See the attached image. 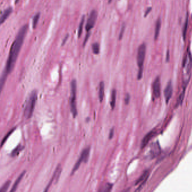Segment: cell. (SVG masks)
Masks as SVG:
<instances>
[{
    "label": "cell",
    "mask_w": 192,
    "mask_h": 192,
    "mask_svg": "<svg viewBox=\"0 0 192 192\" xmlns=\"http://www.w3.org/2000/svg\"><path fill=\"white\" fill-rule=\"evenodd\" d=\"M188 14H187V16H186V19H185V23H184V28H183V36L184 38V40H185V37H186V34H187V29H188Z\"/></svg>",
    "instance_id": "obj_23"
},
{
    "label": "cell",
    "mask_w": 192,
    "mask_h": 192,
    "mask_svg": "<svg viewBox=\"0 0 192 192\" xmlns=\"http://www.w3.org/2000/svg\"><path fill=\"white\" fill-rule=\"evenodd\" d=\"M15 129L16 128H14L12 129L11 130H10L9 132H8V133L5 136L4 138V139H2V142H1V146L2 147L3 146V145L6 142V141L8 140V137L10 136L12 134V133L14 132V131H15Z\"/></svg>",
    "instance_id": "obj_26"
},
{
    "label": "cell",
    "mask_w": 192,
    "mask_h": 192,
    "mask_svg": "<svg viewBox=\"0 0 192 192\" xmlns=\"http://www.w3.org/2000/svg\"><path fill=\"white\" fill-rule=\"evenodd\" d=\"M113 188V184L112 183H107L104 184V185L101 187L98 192H111Z\"/></svg>",
    "instance_id": "obj_18"
},
{
    "label": "cell",
    "mask_w": 192,
    "mask_h": 192,
    "mask_svg": "<svg viewBox=\"0 0 192 192\" xmlns=\"http://www.w3.org/2000/svg\"><path fill=\"white\" fill-rule=\"evenodd\" d=\"M52 181H53V179H51V180H50V181L49 182V183H48V185H47V187H46V188H45V189L44 191V192H48V189L50 188V185H51V184H52Z\"/></svg>",
    "instance_id": "obj_32"
},
{
    "label": "cell",
    "mask_w": 192,
    "mask_h": 192,
    "mask_svg": "<svg viewBox=\"0 0 192 192\" xmlns=\"http://www.w3.org/2000/svg\"><path fill=\"white\" fill-rule=\"evenodd\" d=\"M183 67L186 74H190L192 68V56L190 51H188L187 54L184 59Z\"/></svg>",
    "instance_id": "obj_7"
},
{
    "label": "cell",
    "mask_w": 192,
    "mask_h": 192,
    "mask_svg": "<svg viewBox=\"0 0 192 192\" xmlns=\"http://www.w3.org/2000/svg\"><path fill=\"white\" fill-rule=\"evenodd\" d=\"M161 28V18H158L156 21V27H155V31H154V40H156L159 36Z\"/></svg>",
    "instance_id": "obj_16"
},
{
    "label": "cell",
    "mask_w": 192,
    "mask_h": 192,
    "mask_svg": "<svg viewBox=\"0 0 192 192\" xmlns=\"http://www.w3.org/2000/svg\"><path fill=\"white\" fill-rule=\"evenodd\" d=\"M98 13L96 10H92L90 12L85 27L87 33L91 32V30L94 27L98 18Z\"/></svg>",
    "instance_id": "obj_6"
},
{
    "label": "cell",
    "mask_w": 192,
    "mask_h": 192,
    "mask_svg": "<svg viewBox=\"0 0 192 192\" xmlns=\"http://www.w3.org/2000/svg\"><path fill=\"white\" fill-rule=\"evenodd\" d=\"M149 175V172L148 171H145L143 174V175L141 176H140V178L138 179V180L137 181L136 184H139L140 183H144V182L146 181V180H147L148 179V177Z\"/></svg>",
    "instance_id": "obj_21"
},
{
    "label": "cell",
    "mask_w": 192,
    "mask_h": 192,
    "mask_svg": "<svg viewBox=\"0 0 192 192\" xmlns=\"http://www.w3.org/2000/svg\"><path fill=\"white\" fill-rule=\"evenodd\" d=\"M90 147L85 148L82 151L81 153L80 158H78V161L76 162V163L74 165L73 168L72 169L71 175H73L79 168L82 162L86 163L88 162V158H89V155H90Z\"/></svg>",
    "instance_id": "obj_5"
},
{
    "label": "cell",
    "mask_w": 192,
    "mask_h": 192,
    "mask_svg": "<svg viewBox=\"0 0 192 192\" xmlns=\"http://www.w3.org/2000/svg\"><path fill=\"white\" fill-rule=\"evenodd\" d=\"M153 92L154 96L158 98L161 94V82L160 79L157 77L153 83Z\"/></svg>",
    "instance_id": "obj_9"
},
{
    "label": "cell",
    "mask_w": 192,
    "mask_h": 192,
    "mask_svg": "<svg viewBox=\"0 0 192 192\" xmlns=\"http://www.w3.org/2000/svg\"><path fill=\"white\" fill-rule=\"evenodd\" d=\"M12 11H13V9L12 7H8L6 10H5L4 12L2 13V15L1 16V19H0L1 24H2L4 23L6 19L8 18V16L11 15Z\"/></svg>",
    "instance_id": "obj_12"
},
{
    "label": "cell",
    "mask_w": 192,
    "mask_h": 192,
    "mask_svg": "<svg viewBox=\"0 0 192 192\" xmlns=\"http://www.w3.org/2000/svg\"><path fill=\"white\" fill-rule=\"evenodd\" d=\"M92 50L95 55H98L100 52V45L98 43H94L92 44Z\"/></svg>",
    "instance_id": "obj_24"
},
{
    "label": "cell",
    "mask_w": 192,
    "mask_h": 192,
    "mask_svg": "<svg viewBox=\"0 0 192 192\" xmlns=\"http://www.w3.org/2000/svg\"><path fill=\"white\" fill-rule=\"evenodd\" d=\"M61 170H62V168H61V165L60 164L58 165V166L56 167L55 171H54V175H53L52 178V179H53V181H55V183H56L58 181L59 179L60 174H61Z\"/></svg>",
    "instance_id": "obj_14"
},
{
    "label": "cell",
    "mask_w": 192,
    "mask_h": 192,
    "mask_svg": "<svg viewBox=\"0 0 192 192\" xmlns=\"http://www.w3.org/2000/svg\"><path fill=\"white\" fill-rule=\"evenodd\" d=\"M112 1V0H108V3H109V4H111Z\"/></svg>",
    "instance_id": "obj_37"
},
{
    "label": "cell",
    "mask_w": 192,
    "mask_h": 192,
    "mask_svg": "<svg viewBox=\"0 0 192 192\" xmlns=\"http://www.w3.org/2000/svg\"><path fill=\"white\" fill-rule=\"evenodd\" d=\"M28 24H25L22 26V27L19 30L15 40L12 43L4 70L1 78V87L2 89L5 83L7 77L12 72L14 68L18 57L28 31Z\"/></svg>",
    "instance_id": "obj_1"
},
{
    "label": "cell",
    "mask_w": 192,
    "mask_h": 192,
    "mask_svg": "<svg viewBox=\"0 0 192 192\" xmlns=\"http://www.w3.org/2000/svg\"><path fill=\"white\" fill-rule=\"evenodd\" d=\"M19 0H15V5L17 4L19 2Z\"/></svg>",
    "instance_id": "obj_36"
},
{
    "label": "cell",
    "mask_w": 192,
    "mask_h": 192,
    "mask_svg": "<svg viewBox=\"0 0 192 192\" xmlns=\"http://www.w3.org/2000/svg\"><path fill=\"white\" fill-rule=\"evenodd\" d=\"M25 172L26 171H24L23 172H22L21 174H20V175L19 176V177L17 178V179H16V181H15V183H14V184L13 185V186L12 187V188L11 189V190H10V191L9 192H16V189H17V188H18V185H19V184L20 183V181H21V180L23 179V178L24 177V175H25Z\"/></svg>",
    "instance_id": "obj_13"
},
{
    "label": "cell",
    "mask_w": 192,
    "mask_h": 192,
    "mask_svg": "<svg viewBox=\"0 0 192 192\" xmlns=\"http://www.w3.org/2000/svg\"><path fill=\"white\" fill-rule=\"evenodd\" d=\"M130 96L129 94H127L126 96H125V98H124V103L125 104H128L130 102Z\"/></svg>",
    "instance_id": "obj_31"
},
{
    "label": "cell",
    "mask_w": 192,
    "mask_h": 192,
    "mask_svg": "<svg viewBox=\"0 0 192 192\" xmlns=\"http://www.w3.org/2000/svg\"><path fill=\"white\" fill-rule=\"evenodd\" d=\"M11 184V181H7L6 182H5L4 185H2V187L1 188V191L0 192H6L8 190V188Z\"/></svg>",
    "instance_id": "obj_25"
},
{
    "label": "cell",
    "mask_w": 192,
    "mask_h": 192,
    "mask_svg": "<svg viewBox=\"0 0 192 192\" xmlns=\"http://www.w3.org/2000/svg\"><path fill=\"white\" fill-rule=\"evenodd\" d=\"M104 91H105V83L104 82L101 81L99 84V99L100 102H102L104 99Z\"/></svg>",
    "instance_id": "obj_15"
},
{
    "label": "cell",
    "mask_w": 192,
    "mask_h": 192,
    "mask_svg": "<svg viewBox=\"0 0 192 192\" xmlns=\"http://www.w3.org/2000/svg\"><path fill=\"white\" fill-rule=\"evenodd\" d=\"M125 29H126V24L124 23L122 25V27L121 28L120 32V34H119V37H118V40H121L122 39V37L124 36V30H125Z\"/></svg>",
    "instance_id": "obj_28"
},
{
    "label": "cell",
    "mask_w": 192,
    "mask_h": 192,
    "mask_svg": "<svg viewBox=\"0 0 192 192\" xmlns=\"http://www.w3.org/2000/svg\"><path fill=\"white\" fill-rule=\"evenodd\" d=\"M161 148L158 142L154 143L151 146V148L149 152V157L150 158H153L156 157L160 153Z\"/></svg>",
    "instance_id": "obj_8"
},
{
    "label": "cell",
    "mask_w": 192,
    "mask_h": 192,
    "mask_svg": "<svg viewBox=\"0 0 192 192\" xmlns=\"http://www.w3.org/2000/svg\"><path fill=\"white\" fill-rule=\"evenodd\" d=\"M69 34H67L65 37H64V39H63V40L62 41V43H61V46H64L65 43H66V42H67V40H68V38H69Z\"/></svg>",
    "instance_id": "obj_33"
},
{
    "label": "cell",
    "mask_w": 192,
    "mask_h": 192,
    "mask_svg": "<svg viewBox=\"0 0 192 192\" xmlns=\"http://www.w3.org/2000/svg\"><path fill=\"white\" fill-rule=\"evenodd\" d=\"M116 94L117 92L116 89H113L111 93V102L110 104L112 110H114V108L116 106Z\"/></svg>",
    "instance_id": "obj_17"
},
{
    "label": "cell",
    "mask_w": 192,
    "mask_h": 192,
    "mask_svg": "<svg viewBox=\"0 0 192 192\" xmlns=\"http://www.w3.org/2000/svg\"><path fill=\"white\" fill-rule=\"evenodd\" d=\"M145 53H146V46L145 44L143 43L140 45L137 50V64L139 67V72H138V75H137L138 79H140L143 76V66H144Z\"/></svg>",
    "instance_id": "obj_4"
},
{
    "label": "cell",
    "mask_w": 192,
    "mask_h": 192,
    "mask_svg": "<svg viewBox=\"0 0 192 192\" xmlns=\"http://www.w3.org/2000/svg\"><path fill=\"white\" fill-rule=\"evenodd\" d=\"M84 19H85V18L84 16H82V19L81 20L80 23L79 25V27H78V38H80L81 36L82 33V30H83V26H84Z\"/></svg>",
    "instance_id": "obj_22"
},
{
    "label": "cell",
    "mask_w": 192,
    "mask_h": 192,
    "mask_svg": "<svg viewBox=\"0 0 192 192\" xmlns=\"http://www.w3.org/2000/svg\"><path fill=\"white\" fill-rule=\"evenodd\" d=\"M172 91L173 88L172 83L171 82H169L164 90V99L167 104H168L169 101L170 100L172 97Z\"/></svg>",
    "instance_id": "obj_10"
},
{
    "label": "cell",
    "mask_w": 192,
    "mask_h": 192,
    "mask_svg": "<svg viewBox=\"0 0 192 192\" xmlns=\"http://www.w3.org/2000/svg\"><path fill=\"white\" fill-rule=\"evenodd\" d=\"M156 134V132L154 130H152L145 136L143 139L141 140V148H144L148 144L149 141L151 140V139H152Z\"/></svg>",
    "instance_id": "obj_11"
},
{
    "label": "cell",
    "mask_w": 192,
    "mask_h": 192,
    "mask_svg": "<svg viewBox=\"0 0 192 192\" xmlns=\"http://www.w3.org/2000/svg\"><path fill=\"white\" fill-rule=\"evenodd\" d=\"M152 11V8H147V10L145 11V15H144V16L145 17H146V16L148 15V14H149V13L151 12Z\"/></svg>",
    "instance_id": "obj_34"
},
{
    "label": "cell",
    "mask_w": 192,
    "mask_h": 192,
    "mask_svg": "<svg viewBox=\"0 0 192 192\" xmlns=\"http://www.w3.org/2000/svg\"><path fill=\"white\" fill-rule=\"evenodd\" d=\"M90 35H91V32H88V33H86V36H85L84 41V43H83V47H84L85 46V45L86 44L88 40V39H89V38H90Z\"/></svg>",
    "instance_id": "obj_29"
},
{
    "label": "cell",
    "mask_w": 192,
    "mask_h": 192,
    "mask_svg": "<svg viewBox=\"0 0 192 192\" xmlns=\"http://www.w3.org/2000/svg\"><path fill=\"white\" fill-rule=\"evenodd\" d=\"M40 12H38L33 17V20H32V27H33V29H35L37 27L38 20H39V19L40 18Z\"/></svg>",
    "instance_id": "obj_20"
},
{
    "label": "cell",
    "mask_w": 192,
    "mask_h": 192,
    "mask_svg": "<svg viewBox=\"0 0 192 192\" xmlns=\"http://www.w3.org/2000/svg\"><path fill=\"white\" fill-rule=\"evenodd\" d=\"M184 94H185V88L183 90V91L181 92V93L180 94V96L179 97L177 100V102H176V106H179V105L182 104L183 100H184Z\"/></svg>",
    "instance_id": "obj_27"
},
{
    "label": "cell",
    "mask_w": 192,
    "mask_h": 192,
    "mask_svg": "<svg viewBox=\"0 0 192 192\" xmlns=\"http://www.w3.org/2000/svg\"><path fill=\"white\" fill-rule=\"evenodd\" d=\"M37 100V92L36 90L33 91L29 94L26 102L24 108V116L27 119H29L34 112L36 102Z\"/></svg>",
    "instance_id": "obj_2"
},
{
    "label": "cell",
    "mask_w": 192,
    "mask_h": 192,
    "mask_svg": "<svg viewBox=\"0 0 192 192\" xmlns=\"http://www.w3.org/2000/svg\"><path fill=\"white\" fill-rule=\"evenodd\" d=\"M129 190H130V189H126L124 190L122 192H129Z\"/></svg>",
    "instance_id": "obj_35"
},
{
    "label": "cell",
    "mask_w": 192,
    "mask_h": 192,
    "mask_svg": "<svg viewBox=\"0 0 192 192\" xmlns=\"http://www.w3.org/2000/svg\"><path fill=\"white\" fill-rule=\"evenodd\" d=\"M77 96V82L73 79L71 82V97H70V107L73 118H76L78 115V111L76 104Z\"/></svg>",
    "instance_id": "obj_3"
},
{
    "label": "cell",
    "mask_w": 192,
    "mask_h": 192,
    "mask_svg": "<svg viewBox=\"0 0 192 192\" xmlns=\"http://www.w3.org/2000/svg\"><path fill=\"white\" fill-rule=\"evenodd\" d=\"M114 128H112L111 129L110 132H109V139H112L113 137L114 136Z\"/></svg>",
    "instance_id": "obj_30"
},
{
    "label": "cell",
    "mask_w": 192,
    "mask_h": 192,
    "mask_svg": "<svg viewBox=\"0 0 192 192\" xmlns=\"http://www.w3.org/2000/svg\"><path fill=\"white\" fill-rule=\"evenodd\" d=\"M23 147L22 146H21L20 144H19L18 146H17L15 148H14L13 150H12V153H11V156L12 157H15L18 155H19V154L20 153V152L23 150Z\"/></svg>",
    "instance_id": "obj_19"
}]
</instances>
